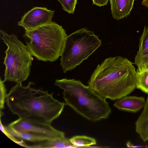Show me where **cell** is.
Returning <instances> with one entry per match:
<instances>
[{"mask_svg":"<svg viewBox=\"0 0 148 148\" xmlns=\"http://www.w3.org/2000/svg\"><path fill=\"white\" fill-rule=\"evenodd\" d=\"M33 82L17 83L7 94L6 102L12 114L31 121L51 124L62 112L65 103L54 98L53 93L34 88Z\"/></svg>","mask_w":148,"mask_h":148,"instance_id":"obj_1","label":"cell"},{"mask_svg":"<svg viewBox=\"0 0 148 148\" xmlns=\"http://www.w3.org/2000/svg\"><path fill=\"white\" fill-rule=\"evenodd\" d=\"M136 73L133 63L127 58L110 57L98 64L87 83L102 98L117 100L136 88Z\"/></svg>","mask_w":148,"mask_h":148,"instance_id":"obj_2","label":"cell"},{"mask_svg":"<svg viewBox=\"0 0 148 148\" xmlns=\"http://www.w3.org/2000/svg\"><path fill=\"white\" fill-rule=\"evenodd\" d=\"M54 85L63 90L65 105L88 120L96 121L108 118L111 109L106 99L79 80H56Z\"/></svg>","mask_w":148,"mask_h":148,"instance_id":"obj_3","label":"cell"},{"mask_svg":"<svg viewBox=\"0 0 148 148\" xmlns=\"http://www.w3.org/2000/svg\"><path fill=\"white\" fill-rule=\"evenodd\" d=\"M67 36L62 26L53 22L25 30L23 36L33 56L38 60L51 62L61 56Z\"/></svg>","mask_w":148,"mask_h":148,"instance_id":"obj_4","label":"cell"},{"mask_svg":"<svg viewBox=\"0 0 148 148\" xmlns=\"http://www.w3.org/2000/svg\"><path fill=\"white\" fill-rule=\"evenodd\" d=\"M0 33L7 47L3 62L5 69L3 81L22 83L30 75L33 56L27 45L19 40L17 36L9 35L1 30Z\"/></svg>","mask_w":148,"mask_h":148,"instance_id":"obj_5","label":"cell"},{"mask_svg":"<svg viewBox=\"0 0 148 148\" xmlns=\"http://www.w3.org/2000/svg\"><path fill=\"white\" fill-rule=\"evenodd\" d=\"M102 42L94 32L83 28L68 36L61 56L63 72L74 69L99 48Z\"/></svg>","mask_w":148,"mask_h":148,"instance_id":"obj_6","label":"cell"},{"mask_svg":"<svg viewBox=\"0 0 148 148\" xmlns=\"http://www.w3.org/2000/svg\"><path fill=\"white\" fill-rule=\"evenodd\" d=\"M7 127L15 132L35 133L45 135L52 140L65 137L64 132L55 128L51 124L36 123L19 118L10 123Z\"/></svg>","mask_w":148,"mask_h":148,"instance_id":"obj_7","label":"cell"},{"mask_svg":"<svg viewBox=\"0 0 148 148\" xmlns=\"http://www.w3.org/2000/svg\"><path fill=\"white\" fill-rule=\"evenodd\" d=\"M54 12L46 8L34 7L22 16L18 25L25 30L34 29L52 22Z\"/></svg>","mask_w":148,"mask_h":148,"instance_id":"obj_8","label":"cell"},{"mask_svg":"<svg viewBox=\"0 0 148 148\" xmlns=\"http://www.w3.org/2000/svg\"><path fill=\"white\" fill-rule=\"evenodd\" d=\"M145 103L143 97L127 95L117 100L114 105L121 110L136 112L144 108Z\"/></svg>","mask_w":148,"mask_h":148,"instance_id":"obj_9","label":"cell"},{"mask_svg":"<svg viewBox=\"0 0 148 148\" xmlns=\"http://www.w3.org/2000/svg\"><path fill=\"white\" fill-rule=\"evenodd\" d=\"M148 62V27L145 26L140 36L138 50L134 58V64L137 66L136 70L141 69Z\"/></svg>","mask_w":148,"mask_h":148,"instance_id":"obj_10","label":"cell"},{"mask_svg":"<svg viewBox=\"0 0 148 148\" xmlns=\"http://www.w3.org/2000/svg\"><path fill=\"white\" fill-rule=\"evenodd\" d=\"M135 0H110L112 16L120 20L128 16L131 12Z\"/></svg>","mask_w":148,"mask_h":148,"instance_id":"obj_11","label":"cell"},{"mask_svg":"<svg viewBox=\"0 0 148 148\" xmlns=\"http://www.w3.org/2000/svg\"><path fill=\"white\" fill-rule=\"evenodd\" d=\"M145 105L135 123V130L144 142L148 141V94Z\"/></svg>","mask_w":148,"mask_h":148,"instance_id":"obj_12","label":"cell"},{"mask_svg":"<svg viewBox=\"0 0 148 148\" xmlns=\"http://www.w3.org/2000/svg\"><path fill=\"white\" fill-rule=\"evenodd\" d=\"M5 128L10 134L18 139L31 142L34 144L52 140L48 136L41 134L31 132L16 133L11 130L8 127H5Z\"/></svg>","mask_w":148,"mask_h":148,"instance_id":"obj_13","label":"cell"},{"mask_svg":"<svg viewBox=\"0 0 148 148\" xmlns=\"http://www.w3.org/2000/svg\"><path fill=\"white\" fill-rule=\"evenodd\" d=\"M76 147L66 137L27 145V148H69Z\"/></svg>","mask_w":148,"mask_h":148,"instance_id":"obj_14","label":"cell"},{"mask_svg":"<svg viewBox=\"0 0 148 148\" xmlns=\"http://www.w3.org/2000/svg\"><path fill=\"white\" fill-rule=\"evenodd\" d=\"M136 72V88L148 94V70Z\"/></svg>","mask_w":148,"mask_h":148,"instance_id":"obj_15","label":"cell"},{"mask_svg":"<svg viewBox=\"0 0 148 148\" xmlns=\"http://www.w3.org/2000/svg\"><path fill=\"white\" fill-rule=\"evenodd\" d=\"M71 143L75 147H85L97 144L95 138L84 135H77L70 139Z\"/></svg>","mask_w":148,"mask_h":148,"instance_id":"obj_16","label":"cell"},{"mask_svg":"<svg viewBox=\"0 0 148 148\" xmlns=\"http://www.w3.org/2000/svg\"><path fill=\"white\" fill-rule=\"evenodd\" d=\"M61 4L62 8L69 14H73L77 0H57Z\"/></svg>","mask_w":148,"mask_h":148,"instance_id":"obj_17","label":"cell"},{"mask_svg":"<svg viewBox=\"0 0 148 148\" xmlns=\"http://www.w3.org/2000/svg\"><path fill=\"white\" fill-rule=\"evenodd\" d=\"M4 82L0 78V110H2L4 108L5 102L6 101L7 95L6 89Z\"/></svg>","mask_w":148,"mask_h":148,"instance_id":"obj_18","label":"cell"},{"mask_svg":"<svg viewBox=\"0 0 148 148\" xmlns=\"http://www.w3.org/2000/svg\"><path fill=\"white\" fill-rule=\"evenodd\" d=\"M0 129L10 139L15 143L17 144L19 140L15 137L10 134L6 130L5 127L2 124L1 119H0Z\"/></svg>","mask_w":148,"mask_h":148,"instance_id":"obj_19","label":"cell"},{"mask_svg":"<svg viewBox=\"0 0 148 148\" xmlns=\"http://www.w3.org/2000/svg\"><path fill=\"white\" fill-rule=\"evenodd\" d=\"M93 4L99 7L104 6L107 5L108 0H92Z\"/></svg>","mask_w":148,"mask_h":148,"instance_id":"obj_20","label":"cell"},{"mask_svg":"<svg viewBox=\"0 0 148 148\" xmlns=\"http://www.w3.org/2000/svg\"><path fill=\"white\" fill-rule=\"evenodd\" d=\"M126 146L127 147L130 148H136V147H143V146H142L139 145H135L132 144L130 141H128L126 144Z\"/></svg>","mask_w":148,"mask_h":148,"instance_id":"obj_21","label":"cell"},{"mask_svg":"<svg viewBox=\"0 0 148 148\" xmlns=\"http://www.w3.org/2000/svg\"><path fill=\"white\" fill-rule=\"evenodd\" d=\"M142 3L146 7L148 8V0H143Z\"/></svg>","mask_w":148,"mask_h":148,"instance_id":"obj_22","label":"cell"},{"mask_svg":"<svg viewBox=\"0 0 148 148\" xmlns=\"http://www.w3.org/2000/svg\"><path fill=\"white\" fill-rule=\"evenodd\" d=\"M143 70H148V62L141 69L138 70H136V71H139Z\"/></svg>","mask_w":148,"mask_h":148,"instance_id":"obj_23","label":"cell"}]
</instances>
